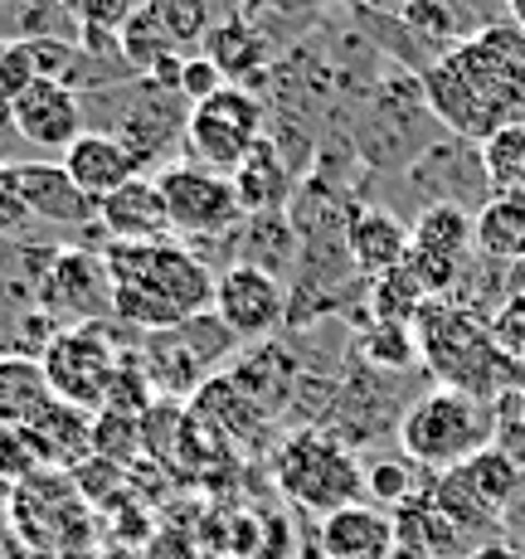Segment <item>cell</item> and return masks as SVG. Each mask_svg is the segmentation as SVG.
I'll return each mask as SVG.
<instances>
[{"instance_id": "cell-1", "label": "cell", "mask_w": 525, "mask_h": 559, "mask_svg": "<svg viewBox=\"0 0 525 559\" xmlns=\"http://www.w3.org/2000/svg\"><path fill=\"white\" fill-rule=\"evenodd\" d=\"M423 98L438 122L473 142L525 122V35L516 25H481L423 69Z\"/></svg>"}, {"instance_id": "cell-2", "label": "cell", "mask_w": 525, "mask_h": 559, "mask_svg": "<svg viewBox=\"0 0 525 559\" xmlns=\"http://www.w3.org/2000/svg\"><path fill=\"white\" fill-rule=\"evenodd\" d=\"M107 302L142 331H176L214 307V277L180 243H107Z\"/></svg>"}, {"instance_id": "cell-3", "label": "cell", "mask_w": 525, "mask_h": 559, "mask_svg": "<svg viewBox=\"0 0 525 559\" xmlns=\"http://www.w3.org/2000/svg\"><path fill=\"white\" fill-rule=\"evenodd\" d=\"M414 336H419V360L448 390H463L481 404H497L516 384V365L497 346L487 321H477V311L438 297V302H428L419 311Z\"/></svg>"}, {"instance_id": "cell-4", "label": "cell", "mask_w": 525, "mask_h": 559, "mask_svg": "<svg viewBox=\"0 0 525 559\" xmlns=\"http://www.w3.org/2000/svg\"><path fill=\"white\" fill-rule=\"evenodd\" d=\"M497 443V408L473 400L463 390H438L419 394L399 418V448L414 467L428 472H453L481 448Z\"/></svg>"}, {"instance_id": "cell-5", "label": "cell", "mask_w": 525, "mask_h": 559, "mask_svg": "<svg viewBox=\"0 0 525 559\" xmlns=\"http://www.w3.org/2000/svg\"><path fill=\"white\" fill-rule=\"evenodd\" d=\"M273 477L287 501H297L321 521L346 507H360V497H366V467L356 462V453L331 433H312V428L293 433L277 448Z\"/></svg>"}, {"instance_id": "cell-6", "label": "cell", "mask_w": 525, "mask_h": 559, "mask_svg": "<svg viewBox=\"0 0 525 559\" xmlns=\"http://www.w3.org/2000/svg\"><path fill=\"white\" fill-rule=\"evenodd\" d=\"M259 132H263L259 98L234 88V83H224L214 98L195 103L186 117V146H190V156H195V166L219 170V176H229V170L263 142Z\"/></svg>"}, {"instance_id": "cell-7", "label": "cell", "mask_w": 525, "mask_h": 559, "mask_svg": "<svg viewBox=\"0 0 525 559\" xmlns=\"http://www.w3.org/2000/svg\"><path fill=\"white\" fill-rule=\"evenodd\" d=\"M45 384L59 404L69 408H103L107 390L117 380V350L98 326H69L49 336L45 356H39Z\"/></svg>"}, {"instance_id": "cell-8", "label": "cell", "mask_w": 525, "mask_h": 559, "mask_svg": "<svg viewBox=\"0 0 525 559\" xmlns=\"http://www.w3.org/2000/svg\"><path fill=\"white\" fill-rule=\"evenodd\" d=\"M160 200L170 214V234H190V239H214V234H229L243 219V204L234 195L229 176L205 170L195 160H180V166L160 170Z\"/></svg>"}, {"instance_id": "cell-9", "label": "cell", "mask_w": 525, "mask_h": 559, "mask_svg": "<svg viewBox=\"0 0 525 559\" xmlns=\"http://www.w3.org/2000/svg\"><path fill=\"white\" fill-rule=\"evenodd\" d=\"M283 283L259 263H234L229 273L214 277V317L224 321L229 336H267L283 321Z\"/></svg>"}, {"instance_id": "cell-10", "label": "cell", "mask_w": 525, "mask_h": 559, "mask_svg": "<svg viewBox=\"0 0 525 559\" xmlns=\"http://www.w3.org/2000/svg\"><path fill=\"white\" fill-rule=\"evenodd\" d=\"M10 127H15L25 142H35V146L69 152L73 136H83V103H79V88H69V83H29L25 93H15V107H10Z\"/></svg>"}, {"instance_id": "cell-11", "label": "cell", "mask_w": 525, "mask_h": 559, "mask_svg": "<svg viewBox=\"0 0 525 559\" xmlns=\"http://www.w3.org/2000/svg\"><path fill=\"white\" fill-rule=\"evenodd\" d=\"M59 166L69 170L73 186H79L93 204H103L112 190H122L127 180L142 176V160H136V152L117 132H83V136H73V146L63 152Z\"/></svg>"}, {"instance_id": "cell-12", "label": "cell", "mask_w": 525, "mask_h": 559, "mask_svg": "<svg viewBox=\"0 0 525 559\" xmlns=\"http://www.w3.org/2000/svg\"><path fill=\"white\" fill-rule=\"evenodd\" d=\"M399 535H394V515L380 507H346L317 525V550L321 559H390Z\"/></svg>"}, {"instance_id": "cell-13", "label": "cell", "mask_w": 525, "mask_h": 559, "mask_svg": "<svg viewBox=\"0 0 525 559\" xmlns=\"http://www.w3.org/2000/svg\"><path fill=\"white\" fill-rule=\"evenodd\" d=\"M98 219L112 243H160L170 234V214H166V200H160V186L146 176L112 190V195L98 204Z\"/></svg>"}, {"instance_id": "cell-14", "label": "cell", "mask_w": 525, "mask_h": 559, "mask_svg": "<svg viewBox=\"0 0 525 559\" xmlns=\"http://www.w3.org/2000/svg\"><path fill=\"white\" fill-rule=\"evenodd\" d=\"M15 170V186L25 195L29 219H49V224H88L98 219V204L73 186V176L63 166L49 160H29V166H10Z\"/></svg>"}, {"instance_id": "cell-15", "label": "cell", "mask_w": 525, "mask_h": 559, "mask_svg": "<svg viewBox=\"0 0 525 559\" xmlns=\"http://www.w3.org/2000/svg\"><path fill=\"white\" fill-rule=\"evenodd\" d=\"M73 69H79V49L59 35H25L0 49V83L10 98L25 93L29 83H69Z\"/></svg>"}, {"instance_id": "cell-16", "label": "cell", "mask_w": 525, "mask_h": 559, "mask_svg": "<svg viewBox=\"0 0 525 559\" xmlns=\"http://www.w3.org/2000/svg\"><path fill=\"white\" fill-rule=\"evenodd\" d=\"M346 249H350V263L374 283V277L404 267V258H409V229L390 210H356L346 224Z\"/></svg>"}, {"instance_id": "cell-17", "label": "cell", "mask_w": 525, "mask_h": 559, "mask_svg": "<svg viewBox=\"0 0 525 559\" xmlns=\"http://www.w3.org/2000/svg\"><path fill=\"white\" fill-rule=\"evenodd\" d=\"M229 186H234V195H239L243 214H259V219H263V214L283 210L287 190H293V176H287L277 146L273 142H259L249 156L239 160V166L229 170Z\"/></svg>"}, {"instance_id": "cell-18", "label": "cell", "mask_w": 525, "mask_h": 559, "mask_svg": "<svg viewBox=\"0 0 525 559\" xmlns=\"http://www.w3.org/2000/svg\"><path fill=\"white\" fill-rule=\"evenodd\" d=\"M453 477L463 481L491 515H506L521 497V457H511L506 448H497V443L481 448L477 457H467L463 467H453Z\"/></svg>"}, {"instance_id": "cell-19", "label": "cell", "mask_w": 525, "mask_h": 559, "mask_svg": "<svg viewBox=\"0 0 525 559\" xmlns=\"http://www.w3.org/2000/svg\"><path fill=\"white\" fill-rule=\"evenodd\" d=\"M117 49H122V59L132 63L136 73H152L156 83L176 88V73H180V63H186V53L170 45V35L156 25V15L146 5L122 25V35H117Z\"/></svg>"}, {"instance_id": "cell-20", "label": "cell", "mask_w": 525, "mask_h": 559, "mask_svg": "<svg viewBox=\"0 0 525 559\" xmlns=\"http://www.w3.org/2000/svg\"><path fill=\"white\" fill-rule=\"evenodd\" d=\"M53 408V394L45 384V370L35 360H0V424L5 428H29Z\"/></svg>"}, {"instance_id": "cell-21", "label": "cell", "mask_w": 525, "mask_h": 559, "mask_svg": "<svg viewBox=\"0 0 525 559\" xmlns=\"http://www.w3.org/2000/svg\"><path fill=\"white\" fill-rule=\"evenodd\" d=\"M394 535H399V545H409V550H419L428 559H443V555L463 550V540H467V535L428 501V491L409 497L404 507H394Z\"/></svg>"}, {"instance_id": "cell-22", "label": "cell", "mask_w": 525, "mask_h": 559, "mask_svg": "<svg viewBox=\"0 0 525 559\" xmlns=\"http://www.w3.org/2000/svg\"><path fill=\"white\" fill-rule=\"evenodd\" d=\"M409 243L423 253H438V258H457L463 263L467 249L477 243V224L463 204L443 200V204H428L419 219L409 224Z\"/></svg>"}, {"instance_id": "cell-23", "label": "cell", "mask_w": 525, "mask_h": 559, "mask_svg": "<svg viewBox=\"0 0 525 559\" xmlns=\"http://www.w3.org/2000/svg\"><path fill=\"white\" fill-rule=\"evenodd\" d=\"M477 249L487 258H525V190L497 195L477 214Z\"/></svg>"}, {"instance_id": "cell-24", "label": "cell", "mask_w": 525, "mask_h": 559, "mask_svg": "<svg viewBox=\"0 0 525 559\" xmlns=\"http://www.w3.org/2000/svg\"><path fill=\"white\" fill-rule=\"evenodd\" d=\"M205 59L224 73V83H229V79H243V73H253V69H259V63L267 59V39H263L253 25H243V20H229V25L210 29Z\"/></svg>"}, {"instance_id": "cell-25", "label": "cell", "mask_w": 525, "mask_h": 559, "mask_svg": "<svg viewBox=\"0 0 525 559\" xmlns=\"http://www.w3.org/2000/svg\"><path fill=\"white\" fill-rule=\"evenodd\" d=\"M428 302H433V297L414 283L409 267H394V273H384L370 283V311L380 326H414Z\"/></svg>"}, {"instance_id": "cell-26", "label": "cell", "mask_w": 525, "mask_h": 559, "mask_svg": "<svg viewBox=\"0 0 525 559\" xmlns=\"http://www.w3.org/2000/svg\"><path fill=\"white\" fill-rule=\"evenodd\" d=\"M481 176L497 195H511V190H525V122L501 127L481 142Z\"/></svg>"}, {"instance_id": "cell-27", "label": "cell", "mask_w": 525, "mask_h": 559, "mask_svg": "<svg viewBox=\"0 0 525 559\" xmlns=\"http://www.w3.org/2000/svg\"><path fill=\"white\" fill-rule=\"evenodd\" d=\"M146 10L156 15V25L166 29L180 53L210 39V0H146Z\"/></svg>"}, {"instance_id": "cell-28", "label": "cell", "mask_w": 525, "mask_h": 559, "mask_svg": "<svg viewBox=\"0 0 525 559\" xmlns=\"http://www.w3.org/2000/svg\"><path fill=\"white\" fill-rule=\"evenodd\" d=\"M63 5H69L73 25L83 29V39H117L146 0H63Z\"/></svg>"}, {"instance_id": "cell-29", "label": "cell", "mask_w": 525, "mask_h": 559, "mask_svg": "<svg viewBox=\"0 0 525 559\" xmlns=\"http://www.w3.org/2000/svg\"><path fill=\"white\" fill-rule=\"evenodd\" d=\"M360 356L380 370H409V365H419V336H414V326H380L374 321V331L360 341Z\"/></svg>"}, {"instance_id": "cell-30", "label": "cell", "mask_w": 525, "mask_h": 559, "mask_svg": "<svg viewBox=\"0 0 525 559\" xmlns=\"http://www.w3.org/2000/svg\"><path fill=\"white\" fill-rule=\"evenodd\" d=\"M366 491L384 507H404L409 497H419L414 491V462H374V467H366Z\"/></svg>"}, {"instance_id": "cell-31", "label": "cell", "mask_w": 525, "mask_h": 559, "mask_svg": "<svg viewBox=\"0 0 525 559\" xmlns=\"http://www.w3.org/2000/svg\"><path fill=\"white\" fill-rule=\"evenodd\" d=\"M219 88H224V73L214 69L205 53H186V63H180V73H176V93H180V98L195 107V103L214 98Z\"/></svg>"}, {"instance_id": "cell-32", "label": "cell", "mask_w": 525, "mask_h": 559, "mask_svg": "<svg viewBox=\"0 0 525 559\" xmlns=\"http://www.w3.org/2000/svg\"><path fill=\"white\" fill-rule=\"evenodd\" d=\"M491 336H497V346L506 350L511 365H525V293H516L501 307V317L491 321Z\"/></svg>"}, {"instance_id": "cell-33", "label": "cell", "mask_w": 525, "mask_h": 559, "mask_svg": "<svg viewBox=\"0 0 525 559\" xmlns=\"http://www.w3.org/2000/svg\"><path fill=\"white\" fill-rule=\"evenodd\" d=\"M29 219V210H25V195H20V186H15V170H0V234H15L20 224Z\"/></svg>"}, {"instance_id": "cell-34", "label": "cell", "mask_w": 525, "mask_h": 559, "mask_svg": "<svg viewBox=\"0 0 525 559\" xmlns=\"http://www.w3.org/2000/svg\"><path fill=\"white\" fill-rule=\"evenodd\" d=\"M467 559H525V555L506 540H487V545H477V550H467Z\"/></svg>"}, {"instance_id": "cell-35", "label": "cell", "mask_w": 525, "mask_h": 559, "mask_svg": "<svg viewBox=\"0 0 525 559\" xmlns=\"http://www.w3.org/2000/svg\"><path fill=\"white\" fill-rule=\"evenodd\" d=\"M506 25H516L525 35V0H506Z\"/></svg>"}, {"instance_id": "cell-36", "label": "cell", "mask_w": 525, "mask_h": 559, "mask_svg": "<svg viewBox=\"0 0 525 559\" xmlns=\"http://www.w3.org/2000/svg\"><path fill=\"white\" fill-rule=\"evenodd\" d=\"M273 10H307V5H326V0H263Z\"/></svg>"}, {"instance_id": "cell-37", "label": "cell", "mask_w": 525, "mask_h": 559, "mask_svg": "<svg viewBox=\"0 0 525 559\" xmlns=\"http://www.w3.org/2000/svg\"><path fill=\"white\" fill-rule=\"evenodd\" d=\"M10 107H15V98H10V93H5V83H0V132H5V127H10Z\"/></svg>"}, {"instance_id": "cell-38", "label": "cell", "mask_w": 525, "mask_h": 559, "mask_svg": "<svg viewBox=\"0 0 525 559\" xmlns=\"http://www.w3.org/2000/svg\"><path fill=\"white\" fill-rule=\"evenodd\" d=\"M390 559H428V555H419V550H409V545H394V555Z\"/></svg>"}, {"instance_id": "cell-39", "label": "cell", "mask_w": 525, "mask_h": 559, "mask_svg": "<svg viewBox=\"0 0 525 559\" xmlns=\"http://www.w3.org/2000/svg\"><path fill=\"white\" fill-rule=\"evenodd\" d=\"M0 170H5V152H0Z\"/></svg>"}]
</instances>
